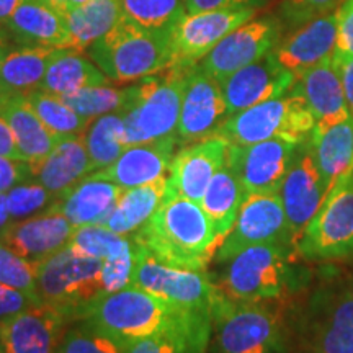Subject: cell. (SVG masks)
I'll list each match as a JSON object with an SVG mask.
<instances>
[{"label": "cell", "mask_w": 353, "mask_h": 353, "mask_svg": "<svg viewBox=\"0 0 353 353\" xmlns=\"http://www.w3.org/2000/svg\"><path fill=\"white\" fill-rule=\"evenodd\" d=\"M259 244H285L294 249L280 193H249L214 257L228 262L247 247Z\"/></svg>", "instance_id": "12"}, {"label": "cell", "mask_w": 353, "mask_h": 353, "mask_svg": "<svg viewBox=\"0 0 353 353\" xmlns=\"http://www.w3.org/2000/svg\"><path fill=\"white\" fill-rule=\"evenodd\" d=\"M38 304L43 303L26 294L25 291L0 283V324L21 314V312L28 311V309L38 306Z\"/></svg>", "instance_id": "46"}, {"label": "cell", "mask_w": 353, "mask_h": 353, "mask_svg": "<svg viewBox=\"0 0 353 353\" xmlns=\"http://www.w3.org/2000/svg\"><path fill=\"white\" fill-rule=\"evenodd\" d=\"M311 138V136H309ZM280 198L288 219L291 239L296 244L309 221L314 218L321 205L327 196L329 190L325 185L319 167L316 164L309 139L298 145L296 156L293 159L288 174L280 187Z\"/></svg>", "instance_id": "17"}, {"label": "cell", "mask_w": 353, "mask_h": 353, "mask_svg": "<svg viewBox=\"0 0 353 353\" xmlns=\"http://www.w3.org/2000/svg\"><path fill=\"white\" fill-rule=\"evenodd\" d=\"M26 100L48 126V130L59 139L83 134L92 123L74 112L61 97L48 94L44 90L32 92L30 95H26Z\"/></svg>", "instance_id": "36"}, {"label": "cell", "mask_w": 353, "mask_h": 353, "mask_svg": "<svg viewBox=\"0 0 353 353\" xmlns=\"http://www.w3.org/2000/svg\"><path fill=\"white\" fill-rule=\"evenodd\" d=\"M54 52V48L10 44L0 61V103L39 90Z\"/></svg>", "instance_id": "27"}, {"label": "cell", "mask_w": 353, "mask_h": 353, "mask_svg": "<svg viewBox=\"0 0 353 353\" xmlns=\"http://www.w3.org/2000/svg\"><path fill=\"white\" fill-rule=\"evenodd\" d=\"M121 0H88L65 13L69 26V46L85 52L88 48L107 34L121 19Z\"/></svg>", "instance_id": "33"}, {"label": "cell", "mask_w": 353, "mask_h": 353, "mask_svg": "<svg viewBox=\"0 0 353 353\" xmlns=\"http://www.w3.org/2000/svg\"><path fill=\"white\" fill-rule=\"evenodd\" d=\"M132 247L169 267L205 272L221 239L200 203L167 196L156 213L132 232Z\"/></svg>", "instance_id": "3"}, {"label": "cell", "mask_w": 353, "mask_h": 353, "mask_svg": "<svg viewBox=\"0 0 353 353\" xmlns=\"http://www.w3.org/2000/svg\"><path fill=\"white\" fill-rule=\"evenodd\" d=\"M283 23L278 17H259L237 26L201 59V69L218 82L272 52L281 41Z\"/></svg>", "instance_id": "13"}, {"label": "cell", "mask_w": 353, "mask_h": 353, "mask_svg": "<svg viewBox=\"0 0 353 353\" xmlns=\"http://www.w3.org/2000/svg\"><path fill=\"white\" fill-rule=\"evenodd\" d=\"M283 312V352L353 353V294L347 275L322 272Z\"/></svg>", "instance_id": "2"}, {"label": "cell", "mask_w": 353, "mask_h": 353, "mask_svg": "<svg viewBox=\"0 0 353 353\" xmlns=\"http://www.w3.org/2000/svg\"><path fill=\"white\" fill-rule=\"evenodd\" d=\"M0 156L19 159V161H21L10 126L7 125V121L3 120L2 117H0Z\"/></svg>", "instance_id": "51"}, {"label": "cell", "mask_w": 353, "mask_h": 353, "mask_svg": "<svg viewBox=\"0 0 353 353\" xmlns=\"http://www.w3.org/2000/svg\"><path fill=\"white\" fill-rule=\"evenodd\" d=\"M21 0H0V26H6L13 12L19 8Z\"/></svg>", "instance_id": "52"}, {"label": "cell", "mask_w": 353, "mask_h": 353, "mask_svg": "<svg viewBox=\"0 0 353 353\" xmlns=\"http://www.w3.org/2000/svg\"><path fill=\"white\" fill-rule=\"evenodd\" d=\"M103 260L65 245L37 263V291L44 304L57 309L68 321H81L88 304L105 293Z\"/></svg>", "instance_id": "8"}, {"label": "cell", "mask_w": 353, "mask_h": 353, "mask_svg": "<svg viewBox=\"0 0 353 353\" xmlns=\"http://www.w3.org/2000/svg\"><path fill=\"white\" fill-rule=\"evenodd\" d=\"M296 250L285 244L247 247L231 260L218 288L237 301H283L306 280H296L293 255Z\"/></svg>", "instance_id": "6"}, {"label": "cell", "mask_w": 353, "mask_h": 353, "mask_svg": "<svg viewBox=\"0 0 353 353\" xmlns=\"http://www.w3.org/2000/svg\"><path fill=\"white\" fill-rule=\"evenodd\" d=\"M335 61L339 64V70H341L343 94H345L347 107L353 118V56H342L335 52Z\"/></svg>", "instance_id": "50"}, {"label": "cell", "mask_w": 353, "mask_h": 353, "mask_svg": "<svg viewBox=\"0 0 353 353\" xmlns=\"http://www.w3.org/2000/svg\"><path fill=\"white\" fill-rule=\"evenodd\" d=\"M296 254L311 262L353 259V172L329 190L299 237Z\"/></svg>", "instance_id": "10"}, {"label": "cell", "mask_w": 353, "mask_h": 353, "mask_svg": "<svg viewBox=\"0 0 353 353\" xmlns=\"http://www.w3.org/2000/svg\"><path fill=\"white\" fill-rule=\"evenodd\" d=\"M314 128L316 120L306 101L291 88L288 94L231 114L219 128L218 134L236 145L267 139H286L301 144L309 139Z\"/></svg>", "instance_id": "9"}, {"label": "cell", "mask_w": 353, "mask_h": 353, "mask_svg": "<svg viewBox=\"0 0 353 353\" xmlns=\"http://www.w3.org/2000/svg\"><path fill=\"white\" fill-rule=\"evenodd\" d=\"M298 145L286 139H267L249 145L229 144L228 162L249 193H278Z\"/></svg>", "instance_id": "16"}, {"label": "cell", "mask_w": 353, "mask_h": 353, "mask_svg": "<svg viewBox=\"0 0 353 353\" xmlns=\"http://www.w3.org/2000/svg\"><path fill=\"white\" fill-rule=\"evenodd\" d=\"M44 2H48L50 6L57 8V10L63 13L69 12V0H44Z\"/></svg>", "instance_id": "55"}, {"label": "cell", "mask_w": 353, "mask_h": 353, "mask_svg": "<svg viewBox=\"0 0 353 353\" xmlns=\"http://www.w3.org/2000/svg\"><path fill=\"white\" fill-rule=\"evenodd\" d=\"M0 117L10 126L20 159L30 164V169L41 164L61 141L48 130L26 97L3 100L0 103Z\"/></svg>", "instance_id": "28"}, {"label": "cell", "mask_w": 353, "mask_h": 353, "mask_svg": "<svg viewBox=\"0 0 353 353\" xmlns=\"http://www.w3.org/2000/svg\"><path fill=\"white\" fill-rule=\"evenodd\" d=\"M74 112L81 114L88 121L103 114L120 112L126 99V87L118 88L108 85L87 87L74 94L61 97Z\"/></svg>", "instance_id": "38"}, {"label": "cell", "mask_w": 353, "mask_h": 353, "mask_svg": "<svg viewBox=\"0 0 353 353\" xmlns=\"http://www.w3.org/2000/svg\"><path fill=\"white\" fill-rule=\"evenodd\" d=\"M176 144H180L179 138L172 134L149 143L128 145L112 165L90 175L110 180L125 190L151 183L169 174Z\"/></svg>", "instance_id": "21"}, {"label": "cell", "mask_w": 353, "mask_h": 353, "mask_svg": "<svg viewBox=\"0 0 353 353\" xmlns=\"http://www.w3.org/2000/svg\"><path fill=\"white\" fill-rule=\"evenodd\" d=\"M167 193V175L141 187L126 188L120 201L103 223L110 231L128 236L136 232L156 213Z\"/></svg>", "instance_id": "32"}, {"label": "cell", "mask_w": 353, "mask_h": 353, "mask_svg": "<svg viewBox=\"0 0 353 353\" xmlns=\"http://www.w3.org/2000/svg\"><path fill=\"white\" fill-rule=\"evenodd\" d=\"M293 90L306 101L319 130L352 118L335 54L299 74Z\"/></svg>", "instance_id": "22"}, {"label": "cell", "mask_w": 353, "mask_h": 353, "mask_svg": "<svg viewBox=\"0 0 353 353\" xmlns=\"http://www.w3.org/2000/svg\"><path fill=\"white\" fill-rule=\"evenodd\" d=\"M83 141H85L94 172L112 165L128 148L123 117L114 112L95 118L83 132Z\"/></svg>", "instance_id": "35"}, {"label": "cell", "mask_w": 353, "mask_h": 353, "mask_svg": "<svg viewBox=\"0 0 353 353\" xmlns=\"http://www.w3.org/2000/svg\"><path fill=\"white\" fill-rule=\"evenodd\" d=\"M335 13H337L335 52L342 56H353V0H342Z\"/></svg>", "instance_id": "47"}, {"label": "cell", "mask_w": 353, "mask_h": 353, "mask_svg": "<svg viewBox=\"0 0 353 353\" xmlns=\"http://www.w3.org/2000/svg\"><path fill=\"white\" fill-rule=\"evenodd\" d=\"M272 301H237L218 288L213 304L216 353L283 352V311Z\"/></svg>", "instance_id": "7"}, {"label": "cell", "mask_w": 353, "mask_h": 353, "mask_svg": "<svg viewBox=\"0 0 353 353\" xmlns=\"http://www.w3.org/2000/svg\"><path fill=\"white\" fill-rule=\"evenodd\" d=\"M110 82L90 57L72 48H61L51 57L39 90L65 97L87 87L108 85Z\"/></svg>", "instance_id": "30"}, {"label": "cell", "mask_w": 353, "mask_h": 353, "mask_svg": "<svg viewBox=\"0 0 353 353\" xmlns=\"http://www.w3.org/2000/svg\"><path fill=\"white\" fill-rule=\"evenodd\" d=\"M347 283H348V288H350V293L353 294V272H350L347 275Z\"/></svg>", "instance_id": "57"}, {"label": "cell", "mask_w": 353, "mask_h": 353, "mask_svg": "<svg viewBox=\"0 0 353 353\" xmlns=\"http://www.w3.org/2000/svg\"><path fill=\"white\" fill-rule=\"evenodd\" d=\"M229 118L221 82L201 69L200 64L188 69L185 77L176 138L179 143L192 144L218 134Z\"/></svg>", "instance_id": "15"}, {"label": "cell", "mask_w": 353, "mask_h": 353, "mask_svg": "<svg viewBox=\"0 0 353 353\" xmlns=\"http://www.w3.org/2000/svg\"><path fill=\"white\" fill-rule=\"evenodd\" d=\"M229 141L214 134L175 152L167 175V196L201 203L213 176L226 165Z\"/></svg>", "instance_id": "18"}, {"label": "cell", "mask_w": 353, "mask_h": 353, "mask_svg": "<svg viewBox=\"0 0 353 353\" xmlns=\"http://www.w3.org/2000/svg\"><path fill=\"white\" fill-rule=\"evenodd\" d=\"M132 250L134 268L131 285L139 286L180 307L213 314L218 286L205 275V272L169 267L149 257L136 247H132Z\"/></svg>", "instance_id": "11"}, {"label": "cell", "mask_w": 353, "mask_h": 353, "mask_svg": "<svg viewBox=\"0 0 353 353\" xmlns=\"http://www.w3.org/2000/svg\"><path fill=\"white\" fill-rule=\"evenodd\" d=\"M69 322L50 304H38L0 324V353H54Z\"/></svg>", "instance_id": "20"}, {"label": "cell", "mask_w": 353, "mask_h": 353, "mask_svg": "<svg viewBox=\"0 0 353 353\" xmlns=\"http://www.w3.org/2000/svg\"><path fill=\"white\" fill-rule=\"evenodd\" d=\"M132 268H134V254L123 257L105 260L101 267V280H103L105 293H112L131 285Z\"/></svg>", "instance_id": "45"}, {"label": "cell", "mask_w": 353, "mask_h": 353, "mask_svg": "<svg viewBox=\"0 0 353 353\" xmlns=\"http://www.w3.org/2000/svg\"><path fill=\"white\" fill-rule=\"evenodd\" d=\"M247 196V192L237 175L226 164L213 176L205 196L201 200V208L213 223L216 234L223 242L236 224L237 214Z\"/></svg>", "instance_id": "34"}, {"label": "cell", "mask_w": 353, "mask_h": 353, "mask_svg": "<svg viewBox=\"0 0 353 353\" xmlns=\"http://www.w3.org/2000/svg\"><path fill=\"white\" fill-rule=\"evenodd\" d=\"M123 15L152 30H170L187 13L182 0H121Z\"/></svg>", "instance_id": "39"}, {"label": "cell", "mask_w": 353, "mask_h": 353, "mask_svg": "<svg viewBox=\"0 0 353 353\" xmlns=\"http://www.w3.org/2000/svg\"><path fill=\"white\" fill-rule=\"evenodd\" d=\"M32 180V169L19 159L0 156V192H8L15 185Z\"/></svg>", "instance_id": "48"}, {"label": "cell", "mask_w": 353, "mask_h": 353, "mask_svg": "<svg viewBox=\"0 0 353 353\" xmlns=\"http://www.w3.org/2000/svg\"><path fill=\"white\" fill-rule=\"evenodd\" d=\"M76 229L63 214L46 210L43 214L12 223L0 234V242L30 262L38 263L64 249Z\"/></svg>", "instance_id": "23"}, {"label": "cell", "mask_w": 353, "mask_h": 353, "mask_svg": "<svg viewBox=\"0 0 353 353\" xmlns=\"http://www.w3.org/2000/svg\"><path fill=\"white\" fill-rule=\"evenodd\" d=\"M85 2H88V0H69V10L74 7L82 6V3H85Z\"/></svg>", "instance_id": "56"}, {"label": "cell", "mask_w": 353, "mask_h": 353, "mask_svg": "<svg viewBox=\"0 0 353 353\" xmlns=\"http://www.w3.org/2000/svg\"><path fill=\"white\" fill-rule=\"evenodd\" d=\"M3 28L20 44L54 50L69 46L68 17L44 0H21Z\"/></svg>", "instance_id": "26"}, {"label": "cell", "mask_w": 353, "mask_h": 353, "mask_svg": "<svg viewBox=\"0 0 353 353\" xmlns=\"http://www.w3.org/2000/svg\"><path fill=\"white\" fill-rule=\"evenodd\" d=\"M94 172L83 134L63 138L48 154L41 164L32 169V180H37L54 196L81 182Z\"/></svg>", "instance_id": "29"}, {"label": "cell", "mask_w": 353, "mask_h": 353, "mask_svg": "<svg viewBox=\"0 0 353 353\" xmlns=\"http://www.w3.org/2000/svg\"><path fill=\"white\" fill-rule=\"evenodd\" d=\"M254 7L224 8V10L185 13L170 28L172 68L190 69L237 26L252 20Z\"/></svg>", "instance_id": "14"}, {"label": "cell", "mask_w": 353, "mask_h": 353, "mask_svg": "<svg viewBox=\"0 0 353 353\" xmlns=\"http://www.w3.org/2000/svg\"><path fill=\"white\" fill-rule=\"evenodd\" d=\"M337 44V13L317 17L294 28L273 50V56L291 72L299 74L335 54Z\"/></svg>", "instance_id": "24"}, {"label": "cell", "mask_w": 353, "mask_h": 353, "mask_svg": "<svg viewBox=\"0 0 353 353\" xmlns=\"http://www.w3.org/2000/svg\"><path fill=\"white\" fill-rule=\"evenodd\" d=\"M187 13L224 10V8L239 7H262L267 0H182Z\"/></svg>", "instance_id": "49"}, {"label": "cell", "mask_w": 353, "mask_h": 353, "mask_svg": "<svg viewBox=\"0 0 353 353\" xmlns=\"http://www.w3.org/2000/svg\"><path fill=\"white\" fill-rule=\"evenodd\" d=\"M56 200L50 190H46L41 183H19L7 192V203L10 218L13 221L30 218L37 211L46 208L50 203Z\"/></svg>", "instance_id": "42"}, {"label": "cell", "mask_w": 353, "mask_h": 353, "mask_svg": "<svg viewBox=\"0 0 353 353\" xmlns=\"http://www.w3.org/2000/svg\"><path fill=\"white\" fill-rule=\"evenodd\" d=\"M123 353H188V348L179 339L170 335H149L143 339L121 342Z\"/></svg>", "instance_id": "44"}, {"label": "cell", "mask_w": 353, "mask_h": 353, "mask_svg": "<svg viewBox=\"0 0 353 353\" xmlns=\"http://www.w3.org/2000/svg\"><path fill=\"white\" fill-rule=\"evenodd\" d=\"M54 353H123L121 342L101 332L92 324L81 321L76 327L65 330Z\"/></svg>", "instance_id": "40"}, {"label": "cell", "mask_w": 353, "mask_h": 353, "mask_svg": "<svg viewBox=\"0 0 353 353\" xmlns=\"http://www.w3.org/2000/svg\"><path fill=\"white\" fill-rule=\"evenodd\" d=\"M112 82H136L172 68L170 30H152L126 15L85 51Z\"/></svg>", "instance_id": "4"}, {"label": "cell", "mask_w": 353, "mask_h": 353, "mask_svg": "<svg viewBox=\"0 0 353 353\" xmlns=\"http://www.w3.org/2000/svg\"><path fill=\"white\" fill-rule=\"evenodd\" d=\"M10 211H8V203H7V192H0V234L10 226Z\"/></svg>", "instance_id": "53"}, {"label": "cell", "mask_w": 353, "mask_h": 353, "mask_svg": "<svg viewBox=\"0 0 353 353\" xmlns=\"http://www.w3.org/2000/svg\"><path fill=\"white\" fill-rule=\"evenodd\" d=\"M187 72L188 69L170 68L126 87L118 113L125 121L128 145L176 134Z\"/></svg>", "instance_id": "5"}, {"label": "cell", "mask_w": 353, "mask_h": 353, "mask_svg": "<svg viewBox=\"0 0 353 353\" xmlns=\"http://www.w3.org/2000/svg\"><path fill=\"white\" fill-rule=\"evenodd\" d=\"M81 321L118 342L170 335L183 342L188 353L205 352L213 330V314L210 312L180 307L134 285L100 294L88 304Z\"/></svg>", "instance_id": "1"}, {"label": "cell", "mask_w": 353, "mask_h": 353, "mask_svg": "<svg viewBox=\"0 0 353 353\" xmlns=\"http://www.w3.org/2000/svg\"><path fill=\"white\" fill-rule=\"evenodd\" d=\"M10 39H8V33L3 26H0V61H2L3 54H6L7 48L10 46Z\"/></svg>", "instance_id": "54"}, {"label": "cell", "mask_w": 353, "mask_h": 353, "mask_svg": "<svg viewBox=\"0 0 353 353\" xmlns=\"http://www.w3.org/2000/svg\"><path fill=\"white\" fill-rule=\"evenodd\" d=\"M0 283L25 291L26 294L41 301L37 291V263L13 252L2 242H0Z\"/></svg>", "instance_id": "41"}, {"label": "cell", "mask_w": 353, "mask_h": 353, "mask_svg": "<svg viewBox=\"0 0 353 353\" xmlns=\"http://www.w3.org/2000/svg\"><path fill=\"white\" fill-rule=\"evenodd\" d=\"M309 143L327 190L332 188L342 176L352 174L353 118L324 130L314 128Z\"/></svg>", "instance_id": "31"}, {"label": "cell", "mask_w": 353, "mask_h": 353, "mask_svg": "<svg viewBox=\"0 0 353 353\" xmlns=\"http://www.w3.org/2000/svg\"><path fill=\"white\" fill-rule=\"evenodd\" d=\"M341 3L342 0H281L278 13L281 23L285 21L288 26L298 28L309 20L335 12Z\"/></svg>", "instance_id": "43"}, {"label": "cell", "mask_w": 353, "mask_h": 353, "mask_svg": "<svg viewBox=\"0 0 353 353\" xmlns=\"http://www.w3.org/2000/svg\"><path fill=\"white\" fill-rule=\"evenodd\" d=\"M296 74L285 69L273 51L221 82L229 117L242 110L281 97L293 88Z\"/></svg>", "instance_id": "19"}, {"label": "cell", "mask_w": 353, "mask_h": 353, "mask_svg": "<svg viewBox=\"0 0 353 353\" xmlns=\"http://www.w3.org/2000/svg\"><path fill=\"white\" fill-rule=\"evenodd\" d=\"M68 245L76 249L77 252L97 257L103 262L134 254L131 239H126V236L110 231L103 224L77 228Z\"/></svg>", "instance_id": "37"}, {"label": "cell", "mask_w": 353, "mask_h": 353, "mask_svg": "<svg viewBox=\"0 0 353 353\" xmlns=\"http://www.w3.org/2000/svg\"><path fill=\"white\" fill-rule=\"evenodd\" d=\"M125 192L110 180L88 175L65 190L51 203L48 210L63 214L76 228L103 224Z\"/></svg>", "instance_id": "25"}]
</instances>
